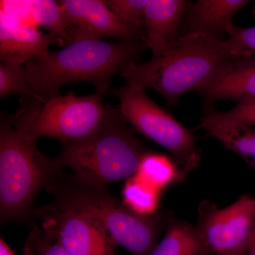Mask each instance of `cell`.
Listing matches in <instances>:
<instances>
[{
	"label": "cell",
	"mask_w": 255,
	"mask_h": 255,
	"mask_svg": "<svg viewBox=\"0 0 255 255\" xmlns=\"http://www.w3.org/2000/svg\"><path fill=\"white\" fill-rule=\"evenodd\" d=\"M0 58L2 63L24 65L29 60L46 54L50 43V34L36 26L24 24L1 16Z\"/></svg>",
	"instance_id": "13"
},
{
	"label": "cell",
	"mask_w": 255,
	"mask_h": 255,
	"mask_svg": "<svg viewBox=\"0 0 255 255\" xmlns=\"http://www.w3.org/2000/svg\"><path fill=\"white\" fill-rule=\"evenodd\" d=\"M48 189L54 195V202L95 220L117 246L132 255H150L165 225L162 215L135 214L114 197L106 186L80 182L73 176L58 179Z\"/></svg>",
	"instance_id": "5"
},
{
	"label": "cell",
	"mask_w": 255,
	"mask_h": 255,
	"mask_svg": "<svg viewBox=\"0 0 255 255\" xmlns=\"http://www.w3.org/2000/svg\"><path fill=\"white\" fill-rule=\"evenodd\" d=\"M26 4L33 21L50 31L55 43L63 48L69 45L68 32L59 1L35 0L26 1Z\"/></svg>",
	"instance_id": "18"
},
{
	"label": "cell",
	"mask_w": 255,
	"mask_h": 255,
	"mask_svg": "<svg viewBox=\"0 0 255 255\" xmlns=\"http://www.w3.org/2000/svg\"><path fill=\"white\" fill-rule=\"evenodd\" d=\"M108 7L128 25L144 31L145 8L148 0H108Z\"/></svg>",
	"instance_id": "21"
},
{
	"label": "cell",
	"mask_w": 255,
	"mask_h": 255,
	"mask_svg": "<svg viewBox=\"0 0 255 255\" xmlns=\"http://www.w3.org/2000/svg\"><path fill=\"white\" fill-rule=\"evenodd\" d=\"M135 175L160 192L185 177L172 159L150 151L142 156Z\"/></svg>",
	"instance_id": "17"
},
{
	"label": "cell",
	"mask_w": 255,
	"mask_h": 255,
	"mask_svg": "<svg viewBox=\"0 0 255 255\" xmlns=\"http://www.w3.org/2000/svg\"><path fill=\"white\" fill-rule=\"evenodd\" d=\"M63 11L69 44L74 42L102 38L119 41L145 39L143 30L128 25L111 11L102 0H63Z\"/></svg>",
	"instance_id": "10"
},
{
	"label": "cell",
	"mask_w": 255,
	"mask_h": 255,
	"mask_svg": "<svg viewBox=\"0 0 255 255\" xmlns=\"http://www.w3.org/2000/svg\"><path fill=\"white\" fill-rule=\"evenodd\" d=\"M0 255H15L11 248L1 238L0 239Z\"/></svg>",
	"instance_id": "25"
},
{
	"label": "cell",
	"mask_w": 255,
	"mask_h": 255,
	"mask_svg": "<svg viewBox=\"0 0 255 255\" xmlns=\"http://www.w3.org/2000/svg\"><path fill=\"white\" fill-rule=\"evenodd\" d=\"M36 140L26 135L12 115L0 121V220L1 223L28 219L35 198L43 187L59 179L62 167L46 157Z\"/></svg>",
	"instance_id": "3"
},
{
	"label": "cell",
	"mask_w": 255,
	"mask_h": 255,
	"mask_svg": "<svg viewBox=\"0 0 255 255\" xmlns=\"http://www.w3.org/2000/svg\"><path fill=\"white\" fill-rule=\"evenodd\" d=\"M20 95L38 99L32 90L25 65L1 63L0 65V97Z\"/></svg>",
	"instance_id": "20"
},
{
	"label": "cell",
	"mask_w": 255,
	"mask_h": 255,
	"mask_svg": "<svg viewBox=\"0 0 255 255\" xmlns=\"http://www.w3.org/2000/svg\"><path fill=\"white\" fill-rule=\"evenodd\" d=\"M159 194L160 191L135 175L127 179L122 190L124 205L140 216L157 213Z\"/></svg>",
	"instance_id": "19"
},
{
	"label": "cell",
	"mask_w": 255,
	"mask_h": 255,
	"mask_svg": "<svg viewBox=\"0 0 255 255\" xmlns=\"http://www.w3.org/2000/svg\"><path fill=\"white\" fill-rule=\"evenodd\" d=\"M25 255H70L44 230L33 226L24 248Z\"/></svg>",
	"instance_id": "22"
},
{
	"label": "cell",
	"mask_w": 255,
	"mask_h": 255,
	"mask_svg": "<svg viewBox=\"0 0 255 255\" xmlns=\"http://www.w3.org/2000/svg\"><path fill=\"white\" fill-rule=\"evenodd\" d=\"M43 229L70 255H115L117 244L95 220L53 203L37 211Z\"/></svg>",
	"instance_id": "9"
},
{
	"label": "cell",
	"mask_w": 255,
	"mask_h": 255,
	"mask_svg": "<svg viewBox=\"0 0 255 255\" xmlns=\"http://www.w3.org/2000/svg\"><path fill=\"white\" fill-rule=\"evenodd\" d=\"M223 113L229 118L255 127V100L241 102Z\"/></svg>",
	"instance_id": "24"
},
{
	"label": "cell",
	"mask_w": 255,
	"mask_h": 255,
	"mask_svg": "<svg viewBox=\"0 0 255 255\" xmlns=\"http://www.w3.org/2000/svg\"><path fill=\"white\" fill-rule=\"evenodd\" d=\"M108 92L119 99V110L132 128L168 150L183 173L196 168L201 155L194 135L151 100L145 89L126 83Z\"/></svg>",
	"instance_id": "7"
},
{
	"label": "cell",
	"mask_w": 255,
	"mask_h": 255,
	"mask_svg": "<svg viewBox=\"0 0 255 255\" xmlns=\"http://www.w3.org/2000/svg\"><path fill=\"white\" fill-rule=\"evenodd\" d=\"M146 48L145 39L85 40L33 58L25 68L30 86L43 103L61 95V87L74 82L91 83L97 93L104 95L114 75L136 62Z\"/></svg>",
	"instance_id": "1"
},
{
	"label": "cell",
	"mask_w": 255,
	"mask_h": 255,
	"mask_svg": "<svg viewBox=\"0 0 255 255\" xmlns=\"http://www.w3.org/2000/svg\"><path fill=\"white\" fill-rule=\"evenodd\" d=\"M195 228L213 255H243L255 230V199L242 196L224 209L204 202Z\"/></svg>",
	"instance_id": "8"
},
{
	"label": "cell",
	"mask_w": 255,
	"mask_h": 255,
	"mask_svg": "<svg viewBox=\"0 0 255 255\" xmlns=\"http://www.w3.org/2000/svg\"><path fill=\"white\" fill-rule=\"evenodd\" d=\"M184 0H148L145 8L144 35L152 56L162 54L178 38L179 25L189 5Z\"/></svg>",
	"instance_id": "12"
},
{
	"label": "cell",
	"mask_w": 255,
	"mask_h": 255,
	"mask_svg": "<svg viewBox=\"0 0 255 255\" xmlns=\"http://www.w3.org/2000/svg\"><path fill=\"white\" fill-rule=\"evenodd\" d=\"M233 56L227 40L186 33L165 53L130 63L121 75L126 83L154 90L174 107L188 92H200Z\"/></svg>",
	"instance_id": "2"
},
{
	"label": "cell",
	"mask_w": 255,
	"mask_h": 255,
	"mask_svg": "<svg viewBox=\"0 0 255 255\" xmlns=\"http://www.w3.org/2000/svg\"><path fill=\"white\" fill-rule=\"evenodd\" d=\"M204 105L199 128L255 169V127L229 118L216 110L214 105Z\"/></svg>",
	"instance_id": "15"
},
{
	"label": "cell",
	"mask_w": 255,
	"mask_h": 255,
	"mask_svg": "<svg viewBox=\"0 0 255 255\" xmlns=\"http://www.w3.org/2000/svg\"><path fill=\"white\" fill-rule=\"evenodd\" d=\"M243 255H255V230L252 236L249 244Z\"/></svg>",
	"instance_id": "26"
},
{
	"label": "cell",
	"mask_w": 255,
	"mask_h": 255,
	"mask_svg": "<svg viewBox=\"0 0 255 255\" xmlns=\"http://www.w3.org/2000/svg\"><path fill=\"white\" fill-rule=\"evenodd\" d=\"M128 123L119 108H112L98 131L83 141L62 145L55 160L80 182L106 186L127 180L136 173L148 151Z\"/></svg>",
	"instance_id": "4"
},
{
	"label": "cell",
	"mask_w": 255,
	"mask_h": 255,
	"mask_svg": "<svg viewBox=\"0 0 255 255\" xmlns=\"http://www.w3.org/2000/svg\"><path fill=\"white\" fill-rule=\"evenodd\" d=\"M149 255H214L195 227L185 221L169 219L163 239Z\"/></svg>",
	"instance_id": "16"
},
{
	"label": "cell",
	"mask_w": 255,
	"mask_h": 255,
	"mask_svg": "<svg viewBox=\"0 0 255 255\" xmlns=\"http://www.w3.org/2000/svg\"><path fill=\"white\" fill-rule=\"evenodd\" d=\"M104 95H60L43 103L34 97H23L14 120L26 135L34 139L48 137L62 145L86 140L98 131L112 107L102 103Z\"/></svg>",
	"instance_id": "6"
},
{
	"label": "cell",
	"mask_w": 255,
	"mask_h": 255,
	"mask_svg": "<svg viewBox=\"0 0 255 255\" xmlns=\"http://www.w3.org/2000/svg\"><path fill=\"white\" fill-rule=\"evenodd\" d=\"M254 14H255V10H254Z\"/></svg>",
	"instance_id": "27"
},
{
	"label": "cell",
	"mask_w": 255,
	"mask_h": 255,
	"mask_svg": "<svg viewBox=\"0 0 255 255\" xmlns=\"http://www.w3.org/2000/svg\"><path fill=\"white\" fill-rule=\"evenodd\" d=\"M199 93L207 105L221 100H255V55L233 56Z\"/></svg>",
	"instance_id": "11"
},
{
	"label": "cell",
	"mask_w": 255,
	"mask_h": 255,
	"mask_svg": "<svg viewBox=\"0 0 255 255\" xmlns=\"http://www.w3.org/2000/svg\"><path fill=\"white\" fill-rule=\"evenodd\" d=\"M227 41L235 56L255 55V26L242 28L233 23L228 28Z\"/></svg>",
	"instance_id": "23"
},
{
	"label": "cell",
	"mask_w": 255,
	"mask_h": 255,
	"mask_svg": "<svg viewBox=\"0 0 255 255\" xmlns=\"http://www.w3.org/2000/svg\"><path fill=\"white\" fill-rule=\"evenodd\" d=\"M251 1L248 0H199L191 4L182 20H186V33H198L226 41L228 28L235 15Z\"/></svg>",
	"instance_id": "14"
}]
</instances>
